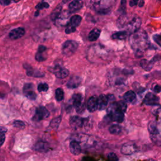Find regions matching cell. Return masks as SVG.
<instances>
[{
    "label": "cell",
    "instance_id": "obj_49",
    "mask_svg": "<svg viewBox=\"0 0 161 161\" xmlns=\"http://www.w3.org/2000/svg\"><path fill=\"white\" fill-rule=\"evenodd\" d=\"M20 0H13V2H14V3H17L18 2H20Z\"/></svg>",
    "mask_w": 161,
    "mask_h": 161
},
{
    "label": "cell",
    "instance_id": "obj_39",
    "mask_svg": "<svg viewBox=\"0 0 161 161\" xmlns=\"http://www.w3.org/2000/svg\"><path fill=\"white\" fill-rule=\"evenodd\" d=\"M76 30V27H74V26H73L70 24H68V25L66 26V29L65 30V32L67 34H70V33L75 32Z\"/></svg>",
    "mask_w": 161,
    "mask_h": 161
},
{
    "label": "cell",
    "instance_id": "obj_34",
    "mask_svg": "<svg viewBox=\"0 0 161 161\" xmlns=\"http://www.w3.org/2000/svg\"><path fill=\"white\" fill-rule=\"evenodd\" d=\"M7 129L5 127H1V129H0V136H1V145H3L4 142L5 141V134L6 133Z\"/></svg>",
    "mask_w": 161,
    "mask_h": 161
},
{
    "label": "cell",
    "instance_id": "obj_23",
    "mask_svg": "<svg viewBox=\"0 0 161 161\" xmlns=\"http://www.w3.org/2000/svg\"><path fill=\"white\" fill-rule=\"evenodd\" d=\"M124 99L125 102L133 103L136 100V94L133 91H128L124 94Z\"/></svg>",
    "mask_w": 161,
    "mask_h": 161
},
{
    "label": "cell",
    "instance_id": "obj_36",
    "mask_svg": "<svg viewBox=\"0 0 161 161\" xmlns=\"http://www.w3.org/2000/svg\"><path fill=\"white\" fill-rule=\"evenodd\" d=\"M35 59L38 61V62H42V61H45L47 59V57L45 56L44 55V53H42V52H37V53L35 54Z\"/></svg>",
    "mask_w": 161,
    "mask_h": 161
},
{
    "label": "cell",
    "instance_id": "obj_32",
    "mask_svg": "<svg viewBox=\"0 0 161 161\" xmlns=\"http://www.w3.org/2000/svg\"><path fill=\"white\" fill-rule=\"evenodd\" d=\"M61 120H62V116H59L55 118H53L52 121L50 123V127L52 128H53V129H57L61 122Z\"/></svg>",
    "mask_w": 161,
    "mask_h": 161
},
{
    "label": "cell",
    "instance_id": "obj_15",
    "mask_svg": "<svg viewBox=\"0 0 161 161\" xmlns=\"http://www.w3.org/2000/svg\"><path fill=\"white\" fill-rule=\"evenodd\" d=\"M87 108L89 112H94L98 110V98L97 96H93L88 100Z\"/></svg>",
    "mask_w": 161,
    "mask_h": 161
},
{
    "label": "cell",
    "instance_id": "obj_5",
    "mask_svg": "<svg viewBox=\"0 0 161 161\" xmlns=\"http://www.w3.org/2000/svg\"><path fill=\"white\" fill-rule=\"evenodd\" d=\"M78 44L74 40H67L63 44L62 47V54L66 57H70L76 52Z\"/></svg>",
    "mask_w": 161,
    "mask_h": 161
},
{
    "label": "cell",
    "instance_id": "obj_35",
    "mask_svg": "<svg viewBox=\"0 0 161 161\" xmlns=\"http://www.w3.org/2000/svg\"><path fill=\"white\" fill-rule=\"evenodd\" d=\"M37 89L39 92H47L49 89V85L45 83H42L38 85Z\"/></svg>",
    "mask_w": 161,
    "mask_h": 161
},
{
    "label": "cell",
    "instance_id": "obj_46",
    "mask_svg": "<svg viewBox=\"0 0 161 161\" xmlns=\"http://www.w3.org/2000/svg\"><path fill=\"white\" fill-rule=\"evenodd\" d=\"M139 0H131L130 2V6H134L138 4Z\"/></svg>",
    "mask_w": 161,
    "mask_h": 161
},
{
    "label": "cell",
    "instance_id": "obj_50",
    "mask_svg": "<svg viewBox=\"0 0 161 161\" xmlns=\"http://www.w3.org/2000/svg\"><path fill=\"white\" fill-rule=\"evenodd\" d=\"M69 1H71V0H63V2L64 3H67V2H68Z\"/></svg>",
    "mask_w": 161,
    "mask_h": 161
},
{
    "label": "cell",
    "instance_id": "obj_20",
    "mask_svg": "<svg viewBox=\"0 0 161 161\" xmlns=\"http://www.w3.org/2000/svg\"><path fill=\"white\" fill-rule=\"evenodd\" d=\"M157 61V59H156V57H155L151 61H149L146 60V59H143L140 61V66L144 70H145L147 71H149L151 69H152L154 63Z\"/></svg>",
    "mask_w": 161,
    "mask_h": 161
},
{
    "label": "cell",
    "instance_id": "obj_43",
    "mask_svg": "<svg viewBox=\"0 0 161 161\" xmlns=\"http://www.w3.org/2000/svg\"><path fill=\"white\" fill-rule=\"evenodd\" d=\"M126 3L127 1L126 0H122V2H121V6L120 10H121V11H122V12H125V9H126Z\"/></svg>",
    "mask_w": 161,
    "mask_h": 161
},
{
    "label": "cell",
    "instance_id": "obj_1",
    "mask_svg": "<svg viewBox=\"0 0 161 161\" xmlns=\"http://www.w3.org/2000/svg\"><path fill=\"white\" fill-rule=\"evenodd\" d=\"M130 44L135 52V56L140 57L143 56V51L149 47V41L146 32L139 30L137 32L132 33L130 37Z\"/></svg>",
    "mask_w": 161,
    "mask_h": 161
},
{
    "label": "cell",
    "instance_id": "obj_19",
    "mask_svg": "<svg viewBox=\"0 0 161 161\" xmlns=\"http://www.w3.org/2000/svg\"><path fill=\"white\" fill-rule=\"evenodd\" d=\"M24 68L26 69V74L29 76L30 77H42L44 76V73L33 69L32 68H31L30 66H27V65H24Z\"/></svg>",
    "mask_w": 161,
    "mask_h": 161
},
{
    "label": "cell",
    "instance_id": "obj_10",
    "mask_svg": "<svg viewBox=\"0 0 161 161\" xmlns=\"http://www.w3.org/2000/svg\"><path fill=\"white\" fill-rule=\"evenodd\" d=\"M137 151V147L135 143L132 142H128L124 143L122 148H121V152L124 155H129L135 153Z\"/></svg>",
    "mask_w": 161,
    "mask_h": 161
},
{
    "label": "cell",
    "instance_id": "obj_44",
    "mask_svg": "<svg viewBox=\"0 0 161 161\" xmlns=\"http://www.w3.org/2000/svg\"><path fill=\"white\" fill-rule=\"evenodd\" d=\"M13 2V0H1L2 5L4 6H7L10 5Z\"/></svg>",
    "mask_w": 161,
    "mask_h": 161
},
{
    "label": "cell",
    "instance_id": "obj_30",
    "mask_svg": "<svg viewBox=\"0 0 161 161\" xmlns=\"http://www.w3.org/2000/svg\"><path fill=\"white\" fill-rule=\"evenodd\" d=\"M148 130H149L150 134L159 133V130L157 127V124L155 121H151V122L149 123Z\"/></svg>",
    "mask_w": 161,
    "mask_h": 161
},
{
    "label": "cell",
    "instance_id": "obj_48",
    "mask_svg": "<svg viewBox=\"0 0 161 161\" xmlns=\"http://www.w3.org/2000/svg\"><path fill=\"white\" fill-rule=\"evenodd\" d=\"M143 5H144V1L143 0H141V1H140V2L139 3V7H142Z\"/></svg>",
    "mask_w": 161,
    "mask_h": 161
},
{
    "label": "cell",
    "instance_id": "obj_6",
    "mask_svg": "<svg viewBox=\"0 0 161 161\" xmlns=\"http://www.w3.org/2000/svg\"><path fill=\"white\" fill-rule=\"evenodd\" d=\"M88 120L86 118H83L79 116H72L69 119V124L71 127L77 130L83 127H86L88 125Z\"/></svg>",
    "mask_w": 161,
    "mask_h": 161
},
{
    "label": "cell",
    "instance_id": "obj_11",
    "mask_svg": "<svg viewBox=\"0 0 161 161\" xmlns=\"http://www.w3.org/2000/svg\"><path fill=\"white\" fill-rule=\"evenodd\" d=\"M23 95L25 97L30 100H35L37 98V94L34 91L33 85L32 83H26L24 84L23 89Z\"/></svg>",
    "mask_w": 161,
    "mask_h": 161
},
{
    "label": "cell",
    "instance_id": "obj_22",
    "mask_svg": "<svg viewBox=\"0 0 161 161\" xmlns=\"http://www.w3.org/2000/svg\"><path fill=\"white\" fill-rule=\"evenodd\" d=\"M108 96L104 95H101L98 97V110L101 111L104 110L108 103Z\"/></svg>",
    "mask_w": 161,
    "mask_h": 161
},
{
    "label": "cell",
    "instance_id": "obj_9",
    "mask_svg": "<svg viewBox=\"0 0 161 161\" xmlns=\"http://www.w3.org/2000/svg\"><path fill=\"white\" fill-rule=\"evenodd\" d=\"M73 104L74 108L77 113L82 112L84 110V106L83 103V98L80 94H74L72 98Z\"/></svg>",
    "mask_w": 161,
    "mask_h": 161
},
{
    "label": "cell",
    "instance_id": "obj_29",
    "mask_svg": "<svg viewBox=\"0 0 161 161\" xmlns=\"http://www.w3.org/2000/svg\"><path fill=\"white\" fill-rule=\"evenodd\" d=\"M109 132L113 135H118L122 132V127L118 124H114L109 127Z\"/></svg>",
    "mask_w": 161,
    "mask_h": 161
},
{
    "label": "cell",
    "instance_id": "obj_45",
    "mask_svg": "<svg viewBox=\"0 0 161 161\" xmlns=\"http://www.w3.org/2000/svg\"><path fill=\"white\" fill-rule=\"evenodd\" d=\"M46 50H47V48L44 45H40L38 48V52H39L44 53L46 51Z\"/></svg>",
    "mask_w": 161,
    "mask_h": 161
},
{
    "label": "cell",
    "instance_id": "obj_2",
    "mask_svg": "<svg viewBox=\"0 0 161 161\" xmlns=\"http://www.w3.org/2000/svg\"><path fill=\"white\" fill-rule=\"evenodd\" d=\"M142 21L138 16H134L130 20L124 15L118 20L117 25L120 29H125L128 32L133 33L140 30Z\"/></svg>",
    "mask_w": 161,
    "mask_h": 161
},
{
    "label": "cell",
    "instance_id": "obj_17",
    "mask_svg": "<svg viewBox=\"0 0 161 161\" xmlns=\"http://www.w3.org/2000/svg\"><path fill=\"white\" fill-rule=\"evenodd\" d=\"M69 149L73 154L75 155H79L81 152L80 143L76 140H73L69 143Z\"/></svg>",
    "mask_w": 161,
    "mask_h": 161
},
{
    "label": "cell",
    "instance_id": "obj_24",
    "mask_svg": "<svg viewBox=\"0 0 161 161\" xmlns=\"http://www.w3.org/2000/svg\"><path fill=\"white\" fill-rule=\"evenodd\" d=\"M101 33V30L98 29H92L88 35V39L89 41L94 42L96 41L100 37Z\"/></svg>",
    "mask_w": 161,
    "mask_h": 161
},
{
    "label": "cell",
    "instance_id": "obj_42",
    "mask_svg": "<svg viewBox=\"0 0 161 161\" xmlns=\"http://www.w3.org/2000/svg\"><path fill=\"white\" fill-rule=\"evenodd\" d=\"M153 39L155 43L161 47V35L159 34H155L153 35Z\"/></svg>",
    "mask_w": 161,
    "mask_h": 161
},
{
    "label": "cell",
    "instance_id": "obj_27",
    "mask_svg": "<svg viewBox=\"0 0 161 161\" xmlns=\"http://www.w3.org/2000/svg\"><path fill=\"white\" fill-rule=\"evenodd\" d=\"M81 20H82V17L80 16L77 15H74L70 18L69 24L74 26V27L76 28L77 26H78L80 25V22H81Z\"/></svg>",
    "mask_w": 161,
    "mask_h": 161
},
{
    "label": "cell",
    "instance_id": "obj_16",
    "mask_svg": "<svg viewBox=\"0 0 161 161\" xmlns=\"http://www.w3.org/2000/svg\"><path fill=\"white\" fill-rule=\"evenodd\" d=\"M25 33V30L23 28L18 27L13 29L9 33V37L11 40H17L22 37Z\"/></svg>",
    "mask_w": 161,
    "mask_h": 161
},
{
    "label": "cell",
    "instance_id": "obj_12",
    "mask_svg": "<svg viewBox=\"0 0 161 161\" xmlns=\"http://www.w3.org/2000/svg\"><path fill=\"white\" fill-rule=\"evenodd\" d=\"M70 12L68 10H64L62 11L61 13L57 19L55 21L56 23L61 26H67L69 23V15H70Z\"/></svg>",
    "mask_w": 161,
    "mask_h": 161
},
{
    "label": "cell",
    "instance_id": "obj_26",
    "mask_svg": "<svg viewBox=\"0 0 161 161\" xmlns=\"http://www.w3.org/2000/svg\"><path fill=\"white\" fill-rule=\"evenodd\" d=\"M128 35L127 31H120L113 33L112 38L114 40H125Z\"/></svg>",
    "mask_w": 161,
    "mask_h": 161
},
{
    "label": "cell",
    "instance_id": "obj_7",
    "mask_svg": "<svg viewBox=\"0 0 161 161\" xmlns=\"http://www.w3.org/2000/svg\"><path fill=\"white\" fill-rule=\"evenodd\" d=\"M50 115L48 110L44 106H39L36 109L35 114L32 118L33 122H39L47 118Z\"/></svg>",
    "mask_w": 161,
    "mask_h": 161
},
{
    "label": "cell",
    "instance_id": "obj_40",
    "mask_svg": "<svg viewBox=\"0 0 161 161\" xmlns=\"http://www.w3.org/2000/svg\"><path fill=\"white\" fill-rule=\"evenodd\" d=\"M49 8V5L46 3V2H43V3H40L39 4H38L35 8L38 10H42L44 8Z\"/></svg>",
    "mask_w": 161,
    "mask_h": 161
},
{
    "label": "cell",
    "instance_id": "obj_21",
    "mask_svg": "<svg viewBox=\"0 0 161 161\" xmlns=\"http://www.w3.org/2000/svg\"><path fill=\"white\" fill-rule=\"evenodd\" d=\"M80 83H81V79H80V77L75 76L72 77L69 80V81L67 83V87L69 89H75L80 85Z\"/></svg>",
    "mask_w": 161,
    "mask_h": 161
},
{
    "label": "cell",
    "instance_id": "obj_8",
    "mask_svg": "<svg viewBox=\"0 0 161 161\" xmlns=\"http://www.w3.org/2000/svg\"><path fill=\"white\" fill-rule=\"evenodd\" d=\"M50 71L59 79H64L68 77L69 74V71L63 68L61 65H56L50 69Z\"/></svg>",
    "mask_w": 161,
    "mask_h": 161
},
{
    "label": "cell",
    "instance_id": "obj_31",
    "mask_svg": "<svg viewBox=\"0 0 161 161\" xmlns=\"http://www.w3.org/2000/svg\"><path fill=\"white\" fill-rule=\"evenodd\" d=\"M154 108L152 110V113L156 117L157 120H161V106L159 104L154 106Z\"/></svg>",
    "mask_w": 161,
    "mask_h": 161
},
{
    "label": "cell",
    "instance_id": "obj_4",
    "mask_svg": "<svg viewBox=\"0 0 161 161\" xmlns=\"http://www.w3.org/2000/svg\"><path fill=\"white\" fill-rule=\"evenodd\" d=\"M124 113V112L118 108L116 102H113L110 104L107 110V115L111 118L113 122L117 123H122L124 122L125 118Z\"/></svg>",
    "mask_w": 161,
    "mask_h": 161
},
{
    "label": "cell",
    "instance_id": "obj_41",
    "mask_svg": "<svg viewBox=\"0 0 161 161\" xmlns=\"http://www.w3.org/2000/svg\"><path fill=\"white\" fill-rule=\"evenodd\" d=\"M107 158H108V160H114V161H117L119 160V159L118 158L117 155L113 153V152H110L107 155Z\"/></svg>",
    "mask_w": 161,
    "mask_h": 161
},
{
    "label": "cell",
    "instance_id": "obj_25",
    "mask_svg": "<svg viewBox=\"0 0 161 161\" xmlns=\"http://www.w3.org/2000/svg\"><path fill=\"white\" fill-rule=\"evenodd\" d=\"M62 6L61 5H58L54 10H53L51 13L50 15V18L52 21L55 22L57 18L59 17V16L60 15V14L62 12Z\"/></svg>",
    "mask_w": 161,
    "mask_h": 161
},
{
    "label": "cell",
    "instance_id": "obj_28",
    "mask_svg": "<svg viewBox=\"0 0 161 161\" xmlns=\"http://www.w3.org/2000/svg\"><path fill=\"white\" fill-rule=\"evenodd\" d=\"M151 135V139L153 143H154L157 146L161 147V135L158 133H153L150 134Z\"/></svg>",
    "mask_w": 161,
    "mask_h": 161
},
{
    "label": "cell",
    "instance_id": "obj_37",
    "mask_svg": "<svg viewBox=\"0 0 161 161\" xmlns=\"http://www.w3.org/2000/svg\"><path fill=\"white\" fill-rule=\"evenodd\" d=\"M116 104H117V105L118 106V108L121 110H122L124 113L126 112L127 109V104H126V103L125 101H120L116 102Z\"/></svg>",
    "mask_w": 161,
    "mask_h": 161
},
{
    "label": "cell",
    "instance_id": "obj_14",
    "mask_svg": "<svg viewBox=\"0 0 161 161\" xmlns=\"http://www.w3.org/2000/svg\"><path fill=\"white\" fill-rule=\"evenodd\" d=\"M159 98L155 95L152 92H149L147 94L144 98L143 103L146 105L154 106L159 104Z\"/></svg>",
    "mask_w": 161,
    "mask_h": 161
},
{
    "label": "cell",
    "instance_id": "obj_33",
    "mask_svg": "<svg viewBox=\"0 0 161 161\" xmlns=\"http://www.w3.org/2000/svg\"><path fill=\"white\" fill-rule=\"evenodd\" d=\"M55 98L56 100L60 102L62 101L64 98V93L62 88H57L55 91Z\"/></svg>",
    "mask_w": 161,
    "mask_h": 161
},
{
    "label": "cell",
    "instance_id": "obj_18",
    "mask_svg": "<svg viewBox=\"0 0 161 161\" xmlns=\"http://www.w3.org/2000/svg\"><path fill=\"white\" fill-rule=\"evenodd\" d=\"M83 6V2L82 0H74L69 5V11L71 13H73L80 10Z\"/></svg>",
    "mask_w": 161,
    "mask_h": 161
},
{
    "label": "cell",
    "instance_id": "obj_3",
    "mask_svg": "<svg viewBox=\"0 0 161 161\" xmlns=\"http://www.w3.org/2000/svg\"><path fill=\"white\" fill-rule=\"evenodd\" d=\"M116 0H91V5L100 14L106 15L112 11Z\"/></svg>",
    "mask_w": 161,
    "mask_h": 161
},
{
    "label": "cell",
    "instance_id": "obj_38",
    "mask_svg": "<svg viewBox=\"0 0 161 161\" xmlns=\"http://www.w3.org/2000/svg\"><path fill=\"white\" fill-rule=\"evenodd\" d=\"M13 126L20 129H23L25 127V123L22 120H15L13 123Z\"/></svg>",
    "mask_w": 161,
    "mask_h": 161
},
{
    "label": "cell",
    "instance_id": "obj_13",
    "mask_svg": "<svg viewBox=\"0 0 161 161\" xmlns=\"http://www.w3.org/2000/svg\"><path fill=\"white\" fill-rule=\"evenodd\" d=\"M33 149L39 152H47L50 149V145L46 142L40 140L33 145Z\"/></svg>",
    "mask_w": 161,
    "mask_h": 161
},
{
    "label": "cell",
    "instance_id": "obj_47",
    "mask_svg": "<svg viewBox=\"0 0 161 161\" xmlns=\"http://www.w3.org/2000/svg\"><path fill=\"white\" fill-rule=\"evenodd\" d=\"M154 91L155 92H157V93L161 92V86H159V85L155 86L154 88Z\"/></svg>",
    "mask_w": 161,
    "mask_h": 161
}]
</instances>
